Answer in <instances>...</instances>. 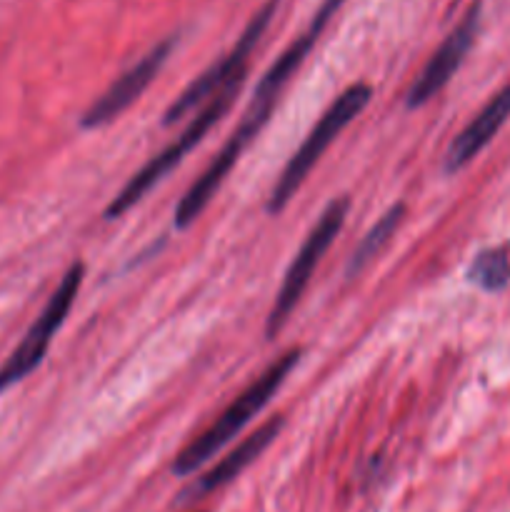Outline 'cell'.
Instances as JSON below:
<instances>
[{
  "label": "cell",
  "instance_id": "obj_10",
  "mask_svg": "<svg viewBox=\"0 0 510 512\" xmlns=\"http://www.w3.org/2000/svg\"><path fill=\"white\" fill-rule=\"evenodd\" d=\"M510 120V83H505L483 108L475 113V118L450 140L443 158V170L448 175L458 173L465 165L473 163L483 148H488L490 140L500 133Z\"/></svg>",
  "mask_w": 510,
  "mask_h": 512
},
{
  "label": "cell",
  "instance_id": "obj_1",
  "mask_svg": "<svg viewBox=\"0 0 510 512\" xmlns=\"http://www.w3.org/2000/svg\"><path fill=\"white\" fill-rule=\"evenodd\" d=\"M300 363V348L285 350L280 358H275L208 428L200 435H195L188 445L178 450L173 460V475L178 478H188V475L198 473L200 468L210 463L215 455L223 448H228L240 433L250 425V420L255 415H260V410L270 403L275 393L280 390V385L285 383V378L290 375V370Z\"/></svg>",
  "mask_w": 510,
  "mask_h": 512
},
{
  "label": "cell",
  "instance_id": "obj_2",
  "mask_svg": "<svg viewBox=\"0 0 510 512\" xmlns=\"http://www.w3.org/2000/svg\"><path fill=\"white\" fill-rule=\"evenodd\" d=\"M243 80H245V73L230 80L225 88H220L218 93H215L213 98H210L208 103H205L193 118H190V123L180 130L178 138H175L173 143L165 145V148L160 150L158 155H153L143 168L135 170V173L130 175L128 183L118 190V195H115V198L110 200L108 208H105L103 213L105 220H115L120 218V215L128 213L130 208H135V205L148 195V190H153L155 185L170 173V170L178 168V165L188 158L190 150H193L195 145H198L200 140L215 128V123L223 120L225 113H228L230 105H233L235 98H238L240 88H243Z\"/></svg>",
  "mask_w": 510,
  "mask_h": 512
},
{
  "label": "cell",
  "instance_id": "obj_11",
  "mask_svg": "<svg viewBox=\"0 0 510 512\" xmlns=\"http://www.w3.org/2000/svg\"><path fill=\"white\" fill-rule=\"evenodd\" d=\"M403 218H405V205L395 203V205H390V208L385 210L378 220H375L373 228H370L368 233L360 238L358 248H355L353 255H350L348 278H355L358 273H363V270L368 268V265L373 263L380 253H383V248L390 243V240H393L395 230L400 228Z\"/></svg>",
  "mask_w": 510,
  "mask_h": 512
},
{
  "label": "cell",
  "instance_id": "obj_8",
  "mask_svg": "<svg viewBox=\"0 0 510 512\" xmlns=\"http://www.w3.org/2000/svg\"><path fill=\"white\" fill-rule=\"evenodd\" d=\"M480 28V0H475L468 8V13L460 18V23L455 25L448 33V38L435 48V53L430 55L428 63L423 65L418 78L413 80V85L408 88V95H405V105L410 110L420 108L428 100H433L445 85L450 83L458 68L463 65L465 55L470 53L475 43V35H478Z\"/></svg>",
  "mask_w": 510,
  "mask_h": 512
},
{
  "label": "cell",
  "instance_id": "obj_9",
  "mask_svg": "<svg viewBox=\"0 0 510 512\" xmlns=\"http://www.w3.org/2000/svg\"><path fill=\"white\" fill-rule=\"evenodd\" d=\"M283 428H285L283 415H273V418L265 420L263 425H258L248 438L235 443V448H230L218 463L210 465L205 473H200L198 478L193 480V485H188V488L180 493V503H195V500H203L208 498L210 493H215V490L233 483L245 468H250V465H253L255 460H258L260 455H263L265 450L278 440L280 430Z\"/></svg>",
  "mask_w": 510,
  "mask_h": 512
},
{
  "label": "cell",
  "instance_id": "obj_4",
  "mask_svg": "<svg viewBox=\"0 0 510 512\" xmlns=\"http://www.w3.org/2000/svg\"><path fill=\"white\" fill-rule=\"evenodd\" d=\"M348 210L350 198H345V195L333 198L325 205L323 213L318 215V220H315V225L310 228V233L303 238L298 253H295L288 270H285L283 283H280L278 293H275L273 308H270L268 320H265V338L268 340H273L275 335L288 325L290 315H293L300 298H303V293L308 290L315 268H318L320 260L325 258L330 245L335 243V238H338L340 230H343Z\"/></svg>",
  "mask_w": 510,
  "mask_h": 512
},
{
  "label": "cell",
  "instance_id": "obj_3",
  "mask_svg": "<svg viewBox=\"0 0 510 512\" xmlns=\"http://www.w3.org/2000/svg\"><path fill=\"white\" fill-rule=\"evenodd\" d=\"M373 100V88L368 83H355L350 88H345L333 103L325 108V113L320 115L318 123L313 125L308 135L303 138V143L298 145L290 160L285 163V168L280 170L278 180H275L273 190L268 195V215H280L290 205V200L295 198V193L300 190V185L308 180L310 170L318 165V160L323 158L325 150L335 143L340 133L363 113L365 108Z\"/></svg>",
  "mask_w": 510,
  "mask_h": 512
},
{
  "label": "cell",
  "instance_id": "obj_5",
  "mask_svg": "<svg viewBox=\"0 0 510 512\" xmlns=\"http://www.w3.org/2000/svg\"><path fill=\"white\" fill-rule=\"evenodd\" d=\"M83 278L85 265L80 263V260H75V263L63 273L58 288L53 290V295L48 298L45 308L40 310L35 323L28 328V333L23 335L18 348L10 353V358L5 360L3 368H0V393H5V390L13 388V385H18L20 380L28 378V375L43 363L55 333L63 328L65 318H68L70 308H73L75 298H78Z\"/></svg>",
  "mask_w": 510,
  "mask_h": 512
},
{
  "label": "cell",
  "instance_id": "obj_6",
  "mask_svg": "<svg viewBox=\"0 0 510 512\" xmlns=\"http://www.w3.org/2000/svg\"><path fill=\"white\" fill-rule=\"evenodd\" d=\"M275 10H278V0H268V3H265L263 8L250 18V23L245 25V30L240 33V38L235 40L233 48H230L218 63L210 65L205 73H200L198 78H195L193 83H190L188 88H185L173 103H170V108L165 110L163 115V125H173L175 120L185 118L190 110L203 108V105L208 103L220 88H225L230 80L238 78V75H243L245 70H248L250 53H253L255 45H258L260 38H263L265 28H268L270 20H273Z\"/></svg>",
  "mask_w": 510,
  "mask_h": 512
},
{
  "label": "cell",
  "instance_id": "obj_7",
  "mask_svg": "<svg viewBox=\"0 0 510 512\" xmlns=\"http://www.w3.org/2000/svg\"><path fill=\"white\" fill-rule=\"evenodd\" d=\"M175 38L160 40L158 45L148 50L143 58L135 65H130L118 80L108 85L93 103L85 108V113L80 115V128L95 130L110 125L113 120H118L120 113L130 108L140 95L148 90V85L153 83L155 75L160 73V68L165 65V60L170 58V50H173Z\"/></svg>",
  "mask_w": 510,
  "mask_h": 512
},
{
  "label": "cell",
  "instance_id": "obj_12",
  "mask_svg": "<svg viewBox=\"0 0 510 512\" xmlns=\"http://www.w3.org/2000/svg\"><path fill=\"white\" fill-rule=\"evenodd\" d=\"M468 280L485 293H500L510 283V253L505 248L480 250L468 265Z\"/></svg>",
  "mask_w": 510,
  "mask_h": 512
}]
</instances>
